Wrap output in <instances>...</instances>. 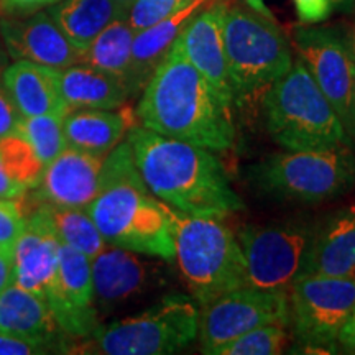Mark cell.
<instances>
[{
  "instance_id": "obj_1",
  "label": "cell",
  "mask_w": 355,
  "mask_h": 355,
  "mask_svg": "<svg viewBox=\"0 0 355 355\" xmlns=\"http://www.w3.org/2000/svg\"><path fill=\"white\" fill-rule=\"evenodd\" d=\"M127 141L141 180L159 201L188 214L220 219L245 207L211 150L141 125L128 130Z\"/></svg>"
},
{
  "instance_id": "obj_2",
  "label": "cell",
  "mask_w": 355,
  "mask_h": 355,
  "mask_svg": "<svg viewBox=\"0 0 355 355\" xmlns=\"http://www.w3.org/2000/svg\"><path fill=\"white\" fill-rule=\"evenodd\" d=\"M141 127L207 150L235 144L230 104L216 94L176 43L141 91L135 110Z\"/></svg>"
},
{
  "instance_id": "obj_3",
  "label": "cell",
  "mask_w": 355,
  "mask_h": 355,
  "mask_svg": "<svg viewBox=\"0 0 355 355\" xmlns=\"http://www.w3.org/2000/svg\"><path fill=\"white\" fill-rule=\"evenodd\" d=\"M86 211L109 245L175 260L166 202L146 188L127 140L105 155L99 193Z\"/></svg>"
},
{
  "instance_id": "obj_4",
  "label": "cell",
  "mask_w": 355,
  "mask_h": 355,
  "mask_svg": "<svg viewBox=\"0 0 355 355\" xmlns=\"http://www.w3.org/2000/svg\"><path fill=\"white\" fill-rule=\"evenodd\" d=\"M266 132L293 152L354 148L336 110L303 61L277 79L260 97Z\"/></svg>"
},
{
  "instance_id": "obj_5",
  "label": "cell",
  "mask_w": 355,
  "mask_h": 355,
  "mask_svg": "<svg viewBox=\"0 0 355 355\" xmlns=\"http://www.w3.org/2000/svg\"><path fill=\"white\" fill-rule=\"evenodd\" d=\"M178 272L198 306L247 285L241 243L220 217L193 216L166 204Z\"/></svg>"
},
{
  "instance_id": "obj_6",
  "label": "cell",
  "mask_w": 355,
  "mask_h": 355,
  "mask_svg": "<svg viewBox=\"0 0 355 355\" xmlns=\"http://www.w3.org/2000/svg\"><path fill=\"white\" fill-rule=\"evenodd\" d=\"M222 40L227 60L232 104L260 99L293 64L291 46L275 19L242 6L225 3Z\"/></svg>"
},
{
  "instance_id": "obj_7",
  "label": "cell",
  "mask_w": 355,
  "mask_h": 355,
  "mask_svg": "<svg viewBox=\"0 0 355 355\" xmlns=\"http://www.w3.org/2000/svg\"><path fill=\"white\" fill-rule=\"evenodd\" d=\"M247 181L266 198L318 204L336 199L355 184L352 148L275 153L248 166Z\"/></svg>"
},
{
  "instance_id": "obj_8",
  "label": "cell",
  "mask_w": 355,
  "mask_h": 355,
  "mask_svg": "<svg viewBox=\"0 0 355 355\" xmlns=\"http://www.w3.org/2000/svg\"><path fill=\"white\" fill-rule=\"evenodd\" d=\"M198 329L196 303L180 293H170L144 313L99 326L74 347L83 354L166 355L193 344Z\"/></svg>"
},
{
  "instance_id": "obj_9",
  "label": "cell",
  "mask_w": 355,
  "mask_h": 355,
  "mask_svg": "<svg viewBox=\"0 0 355 355\" xmlns=\"http://www.w3.org/2000/svg\"><path fill=\"white\" fill-rule=\"evenodd\" d=\"M318 220L290 219L248 224L237 235L245 260L247 285L290 288L306 275Z\"/></svg>"
},
{
  "instance_id": "obj_10",
  "label": "cell",
  "mask_w": 355,
  "mask_h": 355,
  "mask_svg": "<svg viewBox=\"0 0 355 355\" xmlns=\"http://www.w3.org/2000/svg\"><path fill=\"white\" fill-rule=\"evenodd\" d=\"M290 324L306 349L331 352L355 309V275H303L288 288Z\"/></svg>"
},
{
  "instance_id": "obj_11",
  "label": "cell",
  "mask_w": 355,
  "mask_h": 355,
  "mask_svg": "<svg viewBox=\"0 0 355 355\" xmlns=\"http://www.w3.org/2000/svg\"><path fill=\"white\" fill-rule=\"evenodd\" d=\"M293 46L355 146V55L340 26H300Z\"/></svg>"
},
{
  "instance_id": "obj_12",
  "label": "cell",
  "mask_w": 355,
  "mask_h": 355,
  "mask_svg": "<svg viewBox=\"0 0 355 355\" xmlns=\"http://www.w3.org/2000/svg\"><path fill=\"white\" fill-rule=\"evenodd\" d=\"M291 311L286 288L242 285L199 311L198 337L204 354L260 326H290Z\"/></svg>"
},
{
  "instance_id": "obj_13",
  "label": "cell",
  "mask_w": 355,
  "mask_h": 355,
  "mask_svg": "<svg viewBox=\"0 0 355 355\" xmlns=\"http://www.w3.org/2000/svg\"><path fill=\"white\" fill-rule=\"evenodd\" d=\"M139 252L105 245L91 260L97 314H109L165 285L163 259H145Z\"/></svg>"
},
{
  "instance_id": "obj_14",
  "label": "cell",
  "mask_w": 355,
  "mask_h": 355,
  "mask_svg": "<svg viewBox=\"0 0 355 355\" xmlns=\"http://www.w3.org/2000/svg\"><path fill=\"white\" fill-rule=\"evenodd\" d=\"M46 303L61 331L71 339H86L101 326L94 306L91 259L60 243L58 270Z\"/></svg>"
},
{
  "instance_id": "obj_15",
  "label": "cell",
  "mask_w": 355,
  "mask_h": 355,
  "mask_svg": "<svg viewBox=\"0 0 355 355\" xmlns=\"http://www.w3.org/2000/svg\"><path fill=\"white\" fill-rule=\"evenodd\" d=\"M0 37L10 60L32 61L53 69L81 63V51L66 38L48 10L0 17Z\"/></svg>"
},
{
  "instance_id": "obj_16",
  "label": "cell",
  "mask_w": 355,
  "mask_h": 355,
  "mask_svg": "<svg viewBox=\"0 0 355 355\" xmlns=\"http://www.w3.org/2000/svg\"><path fill=\"white\" fill-rule=\"evenodd\" d=\"M104 158L66 146L44 168L42 181L33 188V207H86L94 201L101 188Z\"/></svg>"
},
{
  "instance_id": "obj_17",
  "label": "cell",
  "mask_w": 355,
  "mask_h": 355,
  "mask_svg": "<svg viewBox=\"0 0 355 355\" xmlns=\"http://www.w3.org/2000/svg\"><path fill=\"white\" fill-rule=\"evenodd\" d=\"M225 3L216 0L188 21L176 38L186 60L196 68L222 101L232 105L227 60L222 40V15Z\"/></svg>"
},
{
  "instance_id": "obj_18",
  "label": "cell",
  "mask_w": 355,
  "mask_h": 355,
  "mask_svg": "<svg viewBox=\"0 0 355 355\" xmlns=\"http://www.w3.org/2000/svg\"><path fill=\"white\" fill-rule=\"evenodd\" d=\"M60 241L53 232L44 204L33 207L26 224L13 245V283L46 301L58 270Z\"/></svg>"
},
{
  "instance_id": "obj_19",
  "label": "cell",
  "mask_w": 355,
  "mask_h": 355,
  "mask_svg": "<svg viewBox=\"0 0 355 355\" xmlns=\"http://www.w3.org/2000/svg\"><path fill=\"white\" fill-rule=\"evenodd\" d=\"M0 334L40 344L51 352H71L74 344L58 327L46 301L15 283L0 293Z\"/></svg>"
},
{
  "instance_id": "obj_20",
  "label": "cell",
  "mask_w": 355,
  "mask_h": 355,
  "mask_svg": "<svg viewBox=\"0 0 355 355\" xmlns=\"http://www.w3.org/2000/svg\"><path fill=\"white\" fill-rule=\"evenodd\" d=\"M214 2L216 0H191L189 3L171 13L168 19L135 33L132 42L130 66L123 79L128 96L141 94L148 79L170 53L181 30L198 12Z\"/></svg>"
},
{
  "instance_id": "obj_21",
  "label": "cell",
  "mask_w": 355,
  "mask_h": 355,
  "mask_svg": "<svg viewBox=\"0 0 355 355\" xmlns=\"http://www.w3.org/2000/svg\"><path fill=\"white\" fill-rule=\"evenodd\" d=\"M306 275H355V202L318 220Z\"/></svg>"
},
{
  "instance_id": "obj_22",
  "label": "cell",
  "mask_w": 355,
  "mask_h": 355,
  "mask_svg": "<svg viewBox=\"0 0 355 355\" xmlns=\"http://www.w3.org/2000/svg\"><path fill=\"white\" fill-rule=\"evenodd\" d=\"M2 84L21 117L44 114L66 115L69 112L61 96L60 69L32 61H15L3 71Z\"/></svg>"
},
{
  "instance_id": "obj_23",
  "label": "cell",
  "mask_w": 355,
  "mask_h": 355,
  "mask_svg": "<svg viewBox=\"0 0 355 355\" xmlns=\"http://www.w3.org/2000/svg\"><path fill=\"white\" fill-rule=\"evenodd\" d=\"M137 115L127 105L119 109H73L64 115L66 144L105 158L135 125Z\"/></svg>"
},
{
  "instance_id": "obj_24",
  "label": "cell",
  "mask_w": 355,
  "mask_h": 355,
  "mask_svg": "<svg viewBox=\"0 0 355 355\" xmlns=\"http://www.w3.org/2000/svg\"><path fill=\"white\" fill-rule=\"evenodd\" d=\"M61 96L73 109H119L130 99L121 78L78 63L60 69Z\"/></svg>"
},
{
  "instance_id": "obj_25",
  "label": "cell",
  "mask_w": 355,
  "mask_h": 355,
  "mask_svg": "<svg viewBox=\"0 0 355 355\" xmlns=\"http://www.w3.org/2000/svg\"><path fill=\"white\" fill-rule=\"evenodd\" d=\"M48 13L83 55L105 26L127 19L128 12L115 0H60L48 8Z\"/></svg>"
},
{
  "instance_id": "obj_26",
  "label": "cell",
  "mask_w": 355,
  "mask_h": 355,
  "mask_svg": "<svg viewBox=\"0 0 355 355\" xmlns=\"http://www.w3.org/2000/svg\"><path fill=\"white\" fill-rule=\"evenodd\" d=\"M133 37H135V32L128 25L127 19L112 21L84 50L81 63L114 74L123 81L130 66Z\"/></svg>"
},
{
  "instance_id": "obj_27",
  "label": "cell",
  "mask_w": 355,
  "mask_h": 355,
  "mask_svg": "<svg viewBox=\"0 0 355 355\" xmlns=\"http://www.w3.org/2000/svg\"><path fill=\"white\" fill-rule=\"evenodd\" d=\"M46 211L53 232L56 234L58 241L64 245L81 252L91 260L107 245L86 209L46 206Z\"/></svg>"
},
{
  "instance_id": "obj_28",
  "label": "cell",
  "mask_w": 355,
  "mask_h": 355,
  "mask_svg": "<svg viewBox=\"0 0 355 355\" xmlns=\"http://www.w3.org/2000/svg\"><path fill=\"white\" fill-rule=\"evenodd\" d=\"M0 168L8 180L28 191L42 181L46 166L32 144L19 132H13L0 139Z\"/></svg>"
},
{
  "instance_id": "obj_29",
  "label": "cell",
  "mask_w": 355,
  "mask_h": 355,
  "mask_svg": "<svg viewBox=\"0 0 355 355\" xmlns=\"http://www.w3.org/2000/svg\"><path fill=\"white\" fill-rule=\"evenodd\" d=\"M64 115L44 114L21 117L17 132L32 144L40 159L48 166L68 146L63 128Z\"/></svg>"
},
{
  "instance_id": "obj_30",
  "label": "cell",
  "mask_w": 355,
  "mask_h": 355,
  "mask_svg": "<svg viewBox=\"0 0 355 355\" xmlns=\"http://www.w3.org/2000/svg\"><path fill=\"white\" fill-rule=\"evenodd\" d=\"M290 343L285 326H260L219 345L211 355H277Z\"/></svg>"
},
{
  "instance_id": "obj_31",
  "label": "cell",
  "mask_w": 355,
  "mask_h": 355,
  "mask_svg": "<svg viewBox=\"0 0 355 355\" xmlns=\"http://www.w3.org/2000/svg\"><path fill=\"white\" fill-rule=\"evenodd\" d=\"M181 7L180 0H135L128 8L127 21L137 33L168 19Z\"/></svg>"
},
{
  "instance_id": "obj_32",
  "label": "cell",
  "mask_w": 355,
  "mask_h": 355,
  "mask_svg": "<svg viewBox=\"0 0 355 355\" xmlns=\"http://www.w3.org/2000/svg\"><path fill=\"white\" fill-rule=\"evenodd\" d=\"M21 198L0 199V248H13L24 232L28 214Z\"/></svg>"
},
{
  "instance_id": "obj_33",
  "label": "cell",
  "mask_w": 355,
  "mask_h": 355,
  "mask_svg": "<svg viewBox=\"0 0 355 355\" xmlns=\"http://www.w3.org/2000/svg\"><path fill=\"white\" fill-rule=\"evenodd\" d=\"M296 15L303 25H316L329 19L336 0H293Z\"/></svg>"
},
{
  "instance_id": "obj_34",
  "label": "cell",
  "mask_w": 355,
  "mask_h": 355,
  "mask_svg": "<svg viewBox=\"0 0 355 355\" xmlns=\"http://www.w3.org/2000/svg\"><path fill=\"white\" fill-rule=\"evenodd\" d=\"M20 121L21 114L17 109V105L13 104L12 97L7 92V89L3 87V84H0V139L17 132Z\"/></svg>"
},
{
  "instance_id": "obj_35",
  "label": "cell",
  "mask_w": 355,
  "mask_h": 355,
  "mask_svg": "<svg viewBox=\"0 0 355 355\" xmlns=\"http://www.w3.org/2000/svg\"><path fill=\"white\" fill-rule=\"evenodd\" d=\"M50 354L43 345L30 343V340L17 339V337L0 334V355H37Z\"/></svg>"
},
{
  "instance_id": "obj_36",
  "label": "cell",
  "mask_w": 355,
  "mask_h": 355,
  "mask_svg": "<svg viewBox=\"0 0 355 355\" xmlns=\"http://www.w3.org/2000/svg\"><path fill=\"white\" fill-rule=\"evenodd\" d=\"M60 0H0L2 10L10 15H26L42 10L44 7H51Z\"/></svg>"
},
{
  "instance_id": "obj_37",
  "label": "cell",
  "mask_w": 355,
  "mask_h": 355,
  "mask_svg": "<svg viewBox=\"0 0 355 355\" xmlns=\"http://www.w3.org/2000/svg\"><path fill=\"white\" fill-rule=\"evenodd\" d=\"M13 283V248H0V293Z\"/></svg>"
},
{
  "instance_id": "obj_38",
  "label": "cell",
  "mask_w": 355,
  "mask_h": 355,
  "mask_svg": "<svg viewBox=\"0 0 355 355\" xmlns=\"http://www.w3.org/2000/svg\"><path fill=\"white\" fill-rule=\"evenodd\" d=\"M337 343L343 345L345 350H349V352H355V309L350 314L347 322L344 324Z\"/></svg>"
},
{
  "instance_id": "obj_39",
  "label": "cell",
  "mask_w": 355,
  "mask_h": 355,
  "mask_svg": "<svg viewBox=\"0 0 355 355\" xmlns=\"http://www.w3.org/2000/svg\"><path fill=\"white\" fill-rule=\"evenodd\" d=\"M26 193V189L20 188L19 184L13 183L12 180H8L6 173L0 168V199H13V198H21Z\"/></svg>"
},
{
  "instance_id": "obj_40",
  "label": "cell",
  "mask_w": 355,
  "mask_h": 355,
  "mask_svg": "<svg viewBox=\"0 0 355 355\" xmlns=\"http://www.w3.org/2000/svg\"><path fill=\"white\" fill-rule=\"evenodd\" d=\"M243 2L247 3L248 8H252V10L260 13V15L263 17H268V19H275L273 13L270 12V8L266 7L265 0H243Z\"/></svg>"
},
{
  "instance_id": "obj_41",
  "label": "cell",
  "mask_w": 355,
  "mask_h": 355,
  "mask_svg": "<svg viewBox=\"0 0 355 355\" xmlns=\"http://www.w3.org/2000/svg\"><path fill=\"white\" fill-rule=\"evenodd\" d=\"M8 60H10V56H8L6 44H3V40L0 37V84H2L3 71H6V68L8 66Z\"/></svg>"
},
{
  "instance_id": "obj_42",
  "label": "cell",
  "mask_w": 355,
  "mask_h": 355,
  "mask_svg": "<svg viewBox=\"0 0 355 355\" xmlns=\"http://www.w3.org/2000/svg\"><path fill=\"white\" fill-rule=\"evenodd\" d=\"M336 7L343 8V10H352L355 7V0H336Z\"/></svg>"
},
{
  "instance_id": "obj_43",
  "label": "cell",
  "mask_w": 355,
  "mask_h": 355,
  "mask_svg": "<svg viewBox=\"0 0 355 355\" xmlns=\"http://www.w3.org/2000/svg\"><path fill=\"white\" fill-rule=\"evenodd\" d=\"M115 2L119 3V6H122L123 8H125V10L128 12V8L132 7V3L135 2V0H115Z\"/></svg>"
},
{
  "instance_id": "obj_44",
  "label": "cell",
  "mask_w": 355,
  "mask_h": 355,
  "mask_svg": "<svg viewBox=\"0 0 355 355\" xmlns=\"http://www.w3.org/2000/svg\"><path fill=\"white\" fill-rule=\"evenodd\" d=\"M180 2H181V3H183V6H186V3H189V2H191V0H180Z\"/></svg>"
},
{
  "instance_id": "obj_45",
  "label": "cell",
  "mask_w": 355,
  "mask_h": 355,
  "mask_svg": "<svg viewBox=\"0 0 355 355\" xmlns=\"http://www.w3.org/2000/svg\"><path fill=\"white\" fill-rule=\"evenodd\" d=\"M352 48H354V55H355V37H354V44H352Z\"/></svg>"
},
{
  "instance_id": "obj_46",
  "label": "cell",
  "mask_w": 355,
  "mask_h": 355,
  "mask_svg": "<svg viewBox=\"0 0 355 355\" xmlns=\"http://www.w3.org/2000/svg\"><path fill=\"white\" fill-rule=\"evenodd\" d=\"M2 12H3V10H2V6H0V13H2Z\"/></svg>"
}]
</instances>
